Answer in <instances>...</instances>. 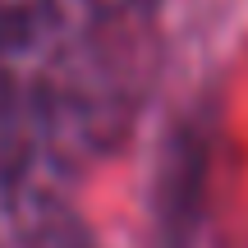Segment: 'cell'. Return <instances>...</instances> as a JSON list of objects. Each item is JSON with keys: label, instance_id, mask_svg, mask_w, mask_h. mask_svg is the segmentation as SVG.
Returning <instances> with one entry per match:
<instances>
[{"label": "cell", "instance_id": "1", "mask_svg": "<svg viewBox=\"0 0 248 248\" xmlns=\"http://www.w3.org/2000/svg\"><path fill=\"white\" fill-rule=\"evenodd\" d=\"M152 18L88 14L32 88L37 142L60 166H92L129 138L156 78Z\"/></svg>", "mask_w": 248, "mask_h": 248}, {"label": "cell", "instance_id": "2", "mask_svg": "<svg viewBox=\"0 0 248 248\" xmlns=\"http://www.w3.org/2000/svg\"><path fill=\"white\" fill-rule=\"evenodd\" d=\"M207 142L202 124H179L166 142L156 175V221H152V248H193L198 221H202L207 193Z\"/></svg>", "mask_w": 248, "mask_h": 248}, {"label": "cell", "instance_id": "3", "mask_svg": "<svg viewBox=\"0 0 248 248\" xmlns=\"http://www.w3.org/2000/svg\"><path fill=\"white\" fill-rule=\"evenodd\" d=\"M9 212H14V230L23 248H97L88 225L42 184L14 179L9 184Z\"/></svg>", "mask_w": 248, "mask_h": 248}, {"label": "cell", "instance_id": "4", "mask_svg": "<svg viewBox=\"0 0 248 248\" xmlns=\"http://www.w3.org/2000/svg\"><path fill=\"white\" fill-rule=\"evenodd\" d=\"M60 23V0H0V55L42 46Z\"/></svg>", "mask_w": 248, "mask_h": 248}, {"label": "cell", "instance_id": "5", "mask_svg": "<svg viewBox=\"0 0 248 248\" xmlns=\"http://www.w3.org/2000/svg\"><path fill=\"white\" fill-rule=\"evenodd\" d=\"M161 0H83L88 14H133V18H152Z\"/></svg>", "mask_w": 248, "mask_h": 248}]
</instances>
